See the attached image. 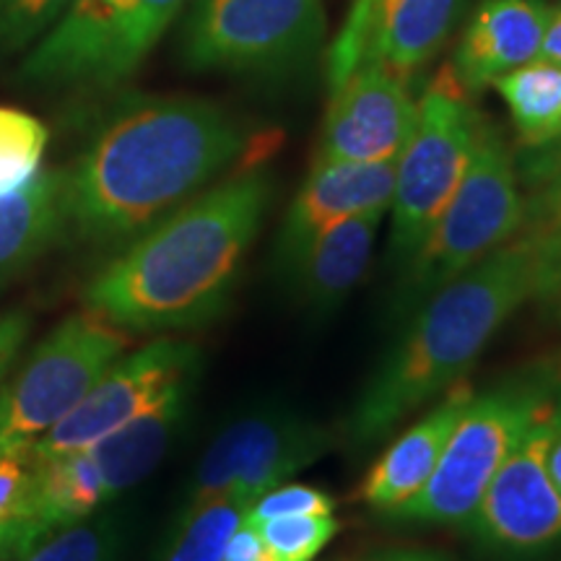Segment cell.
Here are the masks:
<instances>
[{
  "label": "cell",
  "instance_id": "cell-1",
  "mask_svg": "<svg viewBox=\"0 0 561 561\" xmlns=\"http://www.w3.org/2000/svg\"><path fill=\"white\" fill-rule=\"evenodd\" d=\"M244 140L240 123L214 102L133 100L62 174L66 224L89 242L136 237L219 178Z\"/></svg>",
  "mask_w": 561,
  "mask_h": 561
},
{
  "label": "cell",
  "instance_id": "cell-2",
  "mask_svg": "<svg viewBox=\"0 0 561 561\" xmlns=\"http://www.w3.org/2000/svg\"><path fill=\"white\" fill-rule=\"evenodd\" d=\"M271 180L250 170L182 203L89 280V310L121 331H182L216 318L263 227Z\"/></svg>",
  "mask_w": 561,
  "mask_h": 561
},
{
  "label": "cell",
  "instance_id": "cell-3",
  "mask_svg": "<svg viewBox=\"0 0 561 561\" xmlns=\"http://www.w3.org/2000/svg\"><path fill=\"white\" fill-rule=\"evenodd\" d=\"M536 242L517 234L479 265L434 291L348 413V442L367 447L405 416L458 385L483 348L533 297Z\"/></svg>",
  "mask_w": 561,
  "mask_h": 561
},
{
  "label": "cell",
  "instance_id": "cell-4",
  "mask_svg": "<svg viewBox=\"0 0 561 561\" xmlns=\"http://www.w3.org/2000/svg\"><path fill=\"white\" fill-rule=\"evenodd\" d=\"M523 224L525 195L515 153L502 130L481 117L458 191L426 240L401 265V280L392 294L396 312L411 318L434 291L515 240Z\"/></svg>",
  "mask_w": 561,
  "mask_h": 561
},
{
  "label": "cell",
  "instance_id": "cell-5",
  "mask_svg": "<svg viewBox=\"0 0 561 561\" xmlns=\"http://www.w3.org/2000/svg\"><path fill=\"white\" fill-rule=\"evenodd\" d=\"M557 396L551 380H512L468 401L426 486L390 520L468 528L504 460Z\"/></svg>",
  "mask_w": 561,
  "mask_h": 561
},
{
  "label": "cell",
  "instance_id": "cell-6",
  "mask_svg": "<svg viewBox=\"0 0 561 561\" xmlns=\"http://www.w3.org/2000/svg\"><path fill=\"white\" fill-rule=\"evenodd\" d=\"M481 112L445 66L426 83L419 121L396 167L390 261L401 268L453 201L471 161Z\"/></svg>",
  "mask_w": 561,
  "mask_h": 561
},
{
  "label": "cell",
  "instance_id": "cell-7",
  "mask_svg": "<svg viewBox=\"0 0 561 561\" xmlns=\"http://www.w3.org/2000/svg\"><path fill=\"white\" fill-rule=\"evenodd\" d=\"M128 333L100 314H70L32 351L0 390V458L32 450L83 401L112 362L123 356Z\"/></svg>",
  "mask_w": 561,
  "mask_h": 561
},
{
  "label": "cell",
  "instance_id": "cell-8",
  "mask_svg": "<svg viewBox=\"0 0 561 561\" xmlns=\"http://www.w3.org/2000/svg\"><path fill=\"white\" fill-rule=\"evenodd\" d=\"M191 0H76L26 58L42 83L115 87L136 73Z\"/></svg>",
  "mask_w": 561,
  "mask_h": 561
},
{
  "label": "cell",
  "instance_id": "cell-9",
  "mask_svg": "<svg viewBox=\"0 0 561 561\" xmlns=\"http://www.w3.org/2000/svg\"><path fill=\"white\" fill-rule=\"evenodd\" d=\"M325 0H198L182 55L195 70H257L320 47Z\"/></svg>",
  "mask_w": 561,
  "mask_h": 561
},
{
  "label": "cell",
  "instance_id": "cell-10",
  "mask_svg": "<svg viewBox=\"0 0 561 561\" xmlns=\"http://www.w3.org/2000/svg\"><path fill=\"white\" fill-rule=\"evenodd\" d=\"M561 434V390L538 413L468 523L483 549L533 559L561 543V491L549 473V447Z\"/></svg>",
  "mask_w": 561,
  "mask_h": 561
},
{
  "label": "cell",
  "instance_id": "cell-11",
  "mask_svg": "<svg viewBox=\"0 0 561 561\" xmlns=\"http://www.w3.org/2000/svg\"><path fill=\"white\" fill-rule=\"evenodd\" d=\"M331 450V434L297 413L265 411L227 426L201 458L185 507L234 500L250 507Z\"/></svg>",
  "mask_w": 561,
  "mask_h": 561
},
{
  "label": "cell",
  "instance_id": "cell-12",
  "mask_svg": "<svg viewBox=\"0 0 561 561\" xmlns=\"http://www.w3.org/2000/svg\"><path fill=\"white\" fill-rule=\"evenodd\" d=\"M201 354L193 343L159 339L112 362L83 401L32 447L34 460L81 450L182 392H191Z\"/></svg>",
  "mask_w": 561,
  "mask_h": 561
},
{
  "label": "cell",
  "instance_id": "cell-13",
  "mask_svg": "<svg viewBox=\"0 0 561 561\" xmlns=\"http://www.w3.org/2000/svg\"><path fill=\"white\" fill-rule=\"evenodd\" d=\"M416 121L411 81L364 58L331 89L314 161H398Z\"/></svg>",
  "mask_w": 561,
  "mask_h": 561
},
{
  "label": "cell",
  "instance_id": "cell-14",
  "mask_svg": "<svg viewBox=\"0 0 561 561\" xmlns=\"http://www.w3.org/2000/svg\"><path fill=\"white\" fill-rule=\"evenodd\" d=\"M396 167L398 161H314L280 227L276 244L280 273L289 271L299 252L333 224L375 210L388 214L396 193Z\"/></svg>",
  "mask_w": 561,
  "mask_h": 561
},
{
  "label": "cell",
  "instance_id": "cell-15",
  "mask_svg": "<svg viewBox=\"0 0 561 561\" xmlns=\"http://www.w3.org/2000/svg\"><path fill=\"white\" fill-rule=\"evenodd\" d=\"M549 9L543 0H481L450 62L468 94H479L510 70L538 60Z\"/></svg>",
  "mask_w": 561,
  "mask_h": 561
},
{
  "label": "cell",
  "instance_id": "cell-16",
  "mask_svg": "<svg viewBox=\"0 0 561 561\" xmlns=\"http://www.w3.org/2000/svg\"><path fill=\"white\" fill-rule=\"evenodd\" d=\"M471 398L473 388L460 380L442 392L432 411H426L416 424H411L401 437L385 447L369 473L364 476L359 489L362 502L369 510L388 517L392 510L401 507L426 486Z\"/></svg>",
  "mask_w": 561,
  "mask_h": 561
},
{
  "label": "cell",
  "instance_id": "cell-17",
  "mask_svg": "<svg viewBox=\"0 0 561 561\" xmlns=\"http://www.w3.org/2000/svg\"><path fill=\"white\" fill-rule=\"evenodd\" d=\"M382 210L343 219L299 252L284 276H289L294 294L312 314L339 310L343 299L359 284L375 250Z\"/></svg>",
  "mask_w": 561,
  "mask_h": 561
},
{
  "label": "cell",
  "instance_id": "cell-18",
  "mask_svg": "<svg viewBox=\"0 0 561 561\" xmlns=\"http://www.w3.org/2000/svg\"><path fill=\"white\" fill-rule=\"evenodd\" d=\"M462 9L466 0H380L362 60L380 62L401 79L413 81L450 39Z\"/></svg>",
  "mask_w": 561,
  "mask_h": 561
},
{
  "label": "cell",
  "instance_id": "cell-19",
  "mask_svg": "<svg viewBox=\"0 0 561 561\" xmlns=\"http://www.w3.org/2000/svg\"><path fill=\"white\" fill-rule=\"evenodd\" d=\"M62 224V172H37L24 187L0 195V280L32 263Z\"/></svg>",
  "mask_w": 561,
  "mask_h": 561
},
{
  "label": "cell",
  "instance_id": "cell-20",
  "mask_svg": "<svg viewBox=\"0 0 561 561\" xmlns=\"http://www.w3.org/2000/svg\"><path fill=\"white\" fill-rule=\"evenodd\" d=\"M507 104L517 149L533 151L561 136V68L533 60L491 83Z\"/></svg>",
  "mask_w": 561,
  "mask_h": 561
},
{
  "label": "cell",
  "instance_id": "cell-21",
  "mask_svg": "<svg viewBox=\"0 0 561 561\" xmlns=\"http://www.w3.org/2000/svg\"><path fill=\"white\" fill-rule=\"evenodd\" d=\"M244 504L234 500H216L182 507L170 543L159 561H221L231 530L242 520Z\"/></svg>",
  "mask_w": 561,
  "mask_h": 561
},
{
  "label": "cell",
  "instance_id": "cell-22",
  "mask_svg": "<svg viewBox=\"0 0 561 561\" xmlns=\"http://www.w3.org/2000/svg\"><path fill=\"white\" fill-rule=\"evenodd\" d=\"M117 557H121L117 523L104 515H89L45 533L13 561H117Z\"/></svg>",
  "mask_w": 561,
  "mask_h": 561
},
{
  "label": "cell",
  "instance_id": "cell-23",
  "mask_svg": "<svg viewBox=\"0 0 561 561\" xmlns=\"http://www.w3.org/2000/svg\"><path fill=\"white\" fill-rule=\"evenodd\" d=\"M47 149V128L37 117L0 107V195L24 187L39 172Z\"/></svg>",
  "mask_w": 561,
  "mask_h": 561
},
{
  "label": "cell",
  "instance_id": "cell-24",
  "mask_svg": "<svg viewBox=\"0 0 561 561\" xmlns=\"http://www.w3.org/2000/svg\"><path fill=\"white\" fill-rule=\"evenodd\" d=\"M255 528L261 530L276 561H312L339 536L341 523L333 515H297L255 525Z\"/></svg>",
  "mask_w": 561,
  "mask_h": 561
},
{
  "label": "cell",
  "instance_id": "cell-25",
  "mask_svg": "<svg viewBox=\"0 0 561 561\" xmlns=\"http://www.w3.org/2000/svg\"><path fill=\"white\" fill-rule=\"evenodd\" d=\"M335 500L328 491L307 483H280L257 496L248 510L242 512V520L250 525H263L280 517L297 515H333Z\"/></svg>",
  "mask_w": 561,
  "mask_h": 561
},
{
  "label": "cell",
  "instance_id": "cell-26",
  "mask_svg": "<svg viewBox=\"0 0 561 561\" xmlns=\"http://www.w3.org/2000/svg\"><path fill=\"white\" fill-rule=\"evenodd\" d=\"M76 0H0V42L26 47L58 24Z\"/></svg>",
  "mask_w": 561,
  "mask_h": 561
},
{
  "label": "cell",
  "instance_id": "cell-27",
  "mask_svg": "<svg viewBox=\"0 0 561 561\" xmlns=\"http://www.w3.org/2000/svg\"><path fill=\"white\" fill-rule=\"evenodd\" d=\"M377 3L380 0H351L346 21H343L339 37H335L331 47V55H328V83H331V89L339 87L351 70L359 66Z\"/></svg>",
  "mask_w": 561,
  "mask_h": 561
},
{
  "label": "cell",
  "instance_id": "cell-28",
  "mask_svg": "<svg viewBox=\"0 0 561 561\" xmlns=\"http://www.w3.org/2000/svg\"><path fill=\"white\" fill-rule=\"evenodd\" d=\"M530 240L536 242V280L530 299L546 320L561 325V227Z\"/></svg>",
  "mask_w": 561,
  "mask_h": 561
},
{
  "label": "cell",
  "instance_id": "cell-29",
  "mask_svg": "<svg viewBox=\"0 0 561 561\" xmlns=\"http://www.w3.org/2000/svg\"><path fill=\"white\" fill-rule=\"evenodd\" d=\"M525 195V224L523 234L541 237L561 227V174L533 185Z\"/></svg>",
  "mask_w": 561,
  "mask_h": 561
},
{
  "label": "cell",
  "instance_id": "cell-30",
  "mask_svg": "<svg viewBox=\"0 0 561 561\" xmlns=\"http://www.w3.org/2000/svg\"><path fill=\"white\" fill-rule=\"evenodd\" d=\"M34 471L32 450L0 458V528L16 515Z\"/></svg>",
  "mask_w": 561,
  "mask_h": 561
},
{
  "label": "cell",
  "instance_id": "cell-31",
  "mask_svg": "<svg viewBox=\"0 0 561 561\" xmlns=\"http://www.w3.org/2000/svg\"><path fill=\"white\" fill-rule=\"evenodd\" d=\"M517 174H520L523 191L561 174V136L551 144L533 151H517Z\"/></svg>",
  "mask_w": 561,
  "mask_h": 561
},
{
  "label": "cell",
  "instance_id": "cell-32",
  "mask_svg": "<svg viewBox=\"0 0 561 561\" xmlns=\"http://www.w3.org/2000/svg\"><path fill=\"white\" fill-rule=\"evenodd\" d=\"M221 561H276L255 525L240 520L224 546Z\"/></svg>",
  "mask_w": 561,
  "mask_h": 561
},
{
  "label": "cell",
  "instance_id": "cell-33",
  "mask_svg": "<svg viewBox=\"0 0 561 561\" xmlns=\"http://www.w3.org/2000/svg\"><path fill=\"white\" fill-rule=\"evenodd\" d=\"M26 335H30V318L26 314L11 312L0 318V380H3V375L9 371L13 359H16Z\"/></svg>",
  "mask_w": 561,
  "mask_h": 561
},
{
  "label": "cell",
  "instance_id": "cell-34",
  "mask_svg": "<svg viewBox=\"0 0 561 561\" xmlns=\"http://www.w3.org/2000/svg\"><path fill=\"white\" fill-rule=\"evenodd\" d=\"M538 60H546L551 66L561 68V5H551L549 9V21H546Z\"/></svg>",
  "mask_w": 561,
  "mask_h": 561
},
{
  "label": "cell",
  "instance_id": "cell-35",
  "mask_svg": "<svg viewBox=\"0 0 561 561\" xmlns=\"http://www.w3.org/2000/svg\"><path fill=\"white\" fill-rule=\"evenodd\" d=\"M369 561H450V559L424 549H390V551L377 553V557H371Z\"/></svg>",
  "mask_w": 561,
  "mask_h": 561
},
{
  "label": "cell",
  "instance_id": "cell-36",
  "mask_svg": "<svg viewBox=\"0 0 561 561\" xmlns=\"http://www.w3.org/2000/svg\"><path fill=\"white\" fill-rule=\"evenodd\" d=\"M546 462H549L551 481L557 483V489L561 491V434H559L557 439L551 442V447H549V458H546Z\"/></svg>",
  "mask_w": 561,
  "mask_h": 561
}]
</instances>
